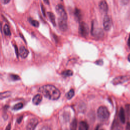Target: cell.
I'll return each mask as SVG.
<instances>
[{"instance_id": "cell-9", "label": "cell", "mask_w": 130, "mask_h": 130, "mask_svg": "<svg viewBox=\"0 0 130 130\" xmlns=\"http://www.w3.org/2000/svg\"><path fill=\"white\" fill-rule=\"evenodd\" d=\"M58 26L62 31H65L68 28V24L67 19L60 17L58 19Z\"/></svg>"}, {"instance_id": "cell-2", "label": "cell", "mask_w": 130, "mask_h": 130, "mask_svg": "<svg viewBox=\"0 0 130 130\" xmlns=\"http://www.w3.org/2000/svg\"><path fill=\"white\" fill-rule=\"evenodd\" d=\"M97 114L98 118L102 121L107 120L110 116V113L106 107L104 106H101L99 108Z\"/></svg>"}, {"instance_id": "cell-8", "label": "cell", "mask_w": 130, "mask_h": 130, "mask_svg": "<svg viewBox=\"0 0 130 130\" xmlns=\"http://www.w3.org/2000/svg\"><path fill=\"white\" fill-rule=\"evenodd\" d=\"M111 18L108 15H106L103 20V26L104 29L106 30H108L110 29L111 27Z\"/></svg>"}, {"instance_id": "cell-35", "label": "cell", "mask_w": 130, "mask_h": 130, "mask_svg": "<svg viewBox=\"0 0 130 130\" xmlns=\"http://www.w3.org/2000/svg\"><path fill=\"white\" fill-rule=\"evenodd\" d=\"M11 129V124L9 123L7 126L6 127V130H10Z\"/></svg>"}, {"instance_id": "cell-38", "label": "cell", "mask_w": 130, "mask_h": 130, "mask_svg": "<svg viewBox=\"0 0 130 130\" xmlns=\"http://www.w3.org/2000/svg\"><path fill=\"white\" fill-rule=\"evenodd\" d=\"M127 59H128V60L130 62V54H129L128 55V56H127Z\"/></svg>"}, {"instance_id": "cell-33", "label": "cell", "mask_w": 130, "mask_h": 130, "mask_svg": "<svg viewBox=\"0 0 130 130\" xmlns=\"http://www.w3.org/2000/svg\"><path fill=\"white\" fill-rule=\"evenodd\" d=\"M22 118H23L22 116L19 117L17 119V122L18 123H20L21 122V120H22Z\"/></svg>"}, {"instance_id": "cell-12", "label": "cell", "mask_w": 130, "mask_h": 130, "mask_svg": "<svg viewBox=\"0 0 130 130\" xmlns=\"http://www.w3.org/2000/svg\"><path fill=\"white\" fill-rule=\"evenodd\" d=\"M42 96L41 94H38L35 95L32 99V103L35 105H39L42 101Z\"/></svg>"}, {"instance_id": "cell-5", "label": "cell", "mask_w": 130, "mask_h": 130, "mask_svg": "<svg viewBox=\"0 0 130 130\" xmlns=\"http://www.w3.org/2000/svg\"><path fill=\"white\" fill-rule=\"evenodd\" d=\"M129 80H130V76H120L114 78L112 83L114 85H118L122 84Z\"/></svg>"}, {"instance_id": "cell-22", "label": "cell", "mask_w": 130, "mask_h": 130, "mask_svg": "<svg viewBox=\"0 0 130 130\" xmlns=\"http://www.w3.org/2000/svg\"><path fill=\"white\" fill-rule=\"evenodd\" d=\"M4 31L6 35L7 36H10L11 35V31L9 26L7 24H5L4 27Z\"/></svg>"}, {"instance_id": "cell-36", "label": "cell", "mask_w": 130, "mask_h": 130, "mask_svg": "<svg viewBox=\"0 0 130 130\" xmlns=\"http://www.w3.org/2000/svg\"><path fill=\"white\" fill-rule=\"evenodd\" d=\"M127 45L130 47V35L129 36V37H128V39L127 40Z\"/></svg>"}, {"instance_id": "cell-13", "label": "cell", "mask_w": 130, "mask_h": 130, "mask_svg": "<svg viewBox=\"0 0 130 130\" xmlns=\"http://www.w3.org/2000/svg\"><path fill=\"white\" fill-rule=\"evenodd\" d=\"M119 117L120 118V120L121 122L123 123L125 122V113L124 109L121 107L120 108L119 112Z\"/></svg>"}, {"instance_id": "cell-23", "label": "cell", "mask_w": 130, "mask_h": 130, "mask_svg": "<svg viewBox=\"0 0 130 130\" xmlns=\"http://www.w3.org/2000/svg\"><path fill=\"white\" fill-rule=\"evenodd\" d=\"M28 20H29L30 23L31 24V25H32L34 26H35V27H38L39 26V23L38 21L32 19L31 18H29Z\"/></svg>"}, {"instance_id": "cell-40", "label": "cell", "mask_w": 130, "mask_h": 130, "mask_svg": "<svg viewBox=\"0 0 130 130\" xmlns=\"http://www.w3.org/2000/svg\"><path fill=\"white\" fill-rule=\"evenodd\" d=\"M61 1H62V0H61Z\"/></svg>"}, {"instance_id": "cell-15", "label": "cell", "mask_w": 130, "mask_h": 130, "mask_svg": "<svg viewBox=\"0 0 130 130\" xmlns=\"http://www.w3.org/2000/svg\"><path fill=\"white\" fill-rule=\"evenodd\" d=\"M88 127L87 124L84 121H81L79 124V130H88Z\"/></svg>"}, {"instance_id": "cell-29", "label": "cell", "mask_w": 130, "mask_h": 130, "mask_svg": "<svg viewBox=\"0 0 130 130\" xmlns=\"http://www.w3.org/2000/svg\"><path fill=\"white\" fill-rule=\"evenodd\" d=\"M41 130H51V129L49 126H48L47 125H45V126H44L41 129Z\"/></svg>"}, {"instance_id": "cell-14", "label": "cell", "mask_w": 130, "mask_h": 130, "mask_svg": "<svg viewBox=\"0 0 130 130\" xmlns=\"http://www.w3.org/2000/svg\"><path fill=\"white\" fill-rule=\"evenodd\" d=\"M47 14L48 15V17L49 18V19L50 20V21L51 22V23H52V24L54 26L56 25V22H55V16L54 15V14L51 12H48L47 13Z\"/></svg>"}, {"instance_id": "cell-26", "label": "cell", "mask_w": 130, "mask_h": 130, "mask_svg": "<svg viewBox=\"0 0 130 130\" xmlns=\"http://www.w3.org/2000/svg\"><path fill=\"white\" fill-rule=\"evenodd\" d=\"M114 130H123V127L119 124L115 125V127L114 128Z\"/></svg>"}, {"instance_id": "cell-1", "label": "cell", "mask_w": 130, "mask_h": 130, "mask_svg": "<svg viewBox=\"0 0 130 130\" xmlns=\"http://www.w3.org/2000/svg\"><path fill=\"white\" fill-rule=\"evenodd\" d=\"M39 92L46 98L51 100H57L60 96V91L52 85H46L42 86L39 89Z\"/></svg>"}, {"instance_id": "cell-16", "label": "cell", "mask_w": 130, "mask_h": 130, "mask_svg": "<svg viewBox=\"0 0 130 130\" xmlns=\"http://www.w3.org/2000/svg\"><path fill=\"white\" fill-rule=\"evenodd\" d=\"M11 95V92L9 91H7L5 92L0 93V100L5 99L9 97Z\"/></svg>"}, {"instance_id": "cell-25", "label": "cell", "mask_w": 130, "mask_h": 130, "mask_svg": "<svg viewBox=\"0 0 130 130\" xmlns=\"http://www.w3.org/2000/svg\"><path fill=\"white\" fill-rule=\"evenodd\" d=\"M10 78L11 79L13 80V81H17V80H20V77L19 76L17 75H10Z\"/></svg>"}, {"instance_id": "cell-17", "label": "cell", "mask_w": 130, "mask_h": 130, "mask_svg": "<svg viewBox=\"0 0 130 130\" xmlns=\"http://www.w3.org/2000/svg\"><path fill=\"white\" fill-rule=\"evenodd\" d=\"M77 120L76 118L74 119L71 122V123L70 124V129L71 130H76L77 127Z\"/></svg>"}, {"instance_id": "cell-7", "label": "cell", "mask_w": 130, "mask_h": 130, "mask_svg": "<svg viewBox=\"0 0 130 130\" xmlns=\"http://www.w3.org/2000/svg\"><path fill=\"white\" fill-rule=\"evenodd\" d=\"M38 123L39 121L37 118H33L30 119L27 124L26 130H35Z\"/></svg>"}, {"instance_id": "cell-21", "label": "cell", "mask_w": 130, "mask_h": 130, "mask_svg": "<svg viewBox=\"0 0 130 130\" xmlns=\"http://www.w3.org/2000/svg\"><path fill=\"white\" fill-rule=\"evenodd\" d=\"M73 71H71V70H70L64 71L62 73V75L63 76H64V77L71 76L73 75Z\"/></svg>"}, {"instance_id": "cell-18", "label": "cell", "mask_w": 130, "mask_h": 130, "mask_svg": "<svg viewBox=\"0 0 130 130\" xmlns=\"http://www.w3.org/2000/svg\"><path fill=\"white\" fill-rule=\"evenodd\" d=\"M74 15L75 17L77 18L78 20H80L81 18H82V14L81 11L78 9H75L74 11Z\"/></svg>"}, {"instance_id": "cell-37", "label": "cell", "mask_w": 130, "mask_h": 130, "mask_svg": "<svg viewBox=\"0 0 130 130\" xmlns=\"http://www.w3.org/2000/svg\"><path fill=\"white\" fill-rule=\"evenodd\" d=\"M44 2H45L46 4H47V5H48V4H49V0H44Z\"/></svg>"}, {"instance_id": "cell-30", "label": "cell", "mask_w": 130, "mask_h": 130, "mask_svg": "<svg viewBox=\"0 0 130 130\" xmlns=\"http://www.w3.org/2000/svg\"><path fill=\"white\" fill-rule=\"evenodd\" d=\"M14 47L15 49V52H16V54L17 55V57H18V55H19V51H18V49H17V47L16 45H14Z\"/></svg>"}, {"instance_id": "cell-27", "label": "cell", "mask_w": 130, "mask_h": 130, "mask_svg": "<svg viewBox=\"0 0 130 130\" xmlns=\"http://www.w3.org/2000/svg\"><path fill=\"white\" fill-rule=\"evenodd\" d=\"M95 63L98 65L101 66L103 64V61L102 59H99L95 61Z\"/></svg>"}, {"instance_id": "cell-4", "label": "cell", "mask_w": 130, "mask_h": 130, "mask_svg": "<svg viewBox=\"0 0 130 130\" xmlns=\"http://www.w3.org/2000/svg\"><path fill=\"white\" fill-rule=\"evenodd\" d=\"M79 32L83 37H86L89 33V27L84 22H81L79 26Z\"/></svg>"}, {"instance_id": "cell-24", "label": "cell", "mask_w": 130, "mask_h": 130, "mask_svg": "<svg viewBox=\"0 0 130 130\" xmlns=\"http://www.w3.org/2000/svg\"><path fill=\"white\" fill-rule=\"evenodd\" d=\"M23 106V105L22 103H19L16 105H15L13 107V110H19L20 109H21Z\"/></svg>"}, {"instance_id": "cell-11", "label": "cell", "mask_w": 130, "mask_h": 130, "mask_svg": "<svg viewBox=\"0 0 130 130\" xmlns=\"http://www.w3.org/2000/svg\"><path fill=\"white\" fill-rule=\"evenodd\" d=\"M99 8L100 10L104 12H107L108 10V6L107 3L104 0L100 2L99 3Z\"/></svg>"}, {"instance_id": "cell-10", "label": "cell", "mask_w": 130, "mask_h": 130, "mask_svg": "<svg viewBox=\"0 0 130 130\" xmlns=\"http://www.w3.org/2000/svg\"><path fill=\"white\" fill-rule=\"evenodd\" d=\"M28 51L24 47L21 46L19 50V55L22 58H26L28 54Z\"/></svg>"}, {"instance_id": "cell-28", "label": "cell", "mask_w": 130, "mask_h": 130, "mask_svg": "<svg viewBox=\"0 0 130 130\" xmlns=\"http://www.w3.org/2000/svg\"><path fill=\"white\" fill-rule=\"evenodd\" d=\"M129 1V0H120V2L122 5H126L128 3Z\"/></svg>"}, {"instance_id": "cell-39", "label": "cell", "mask_w": 130, "mask_h": 130, "mask_svg": "<svg viewBox=\"0 0 130 130\" xmlns=\"http://www.w3.org/2000/svg\"><path fill=\"white\" fill-rule=\"evenodd\" d=\"M100 130H104V129H100Z\"/></svg>"}, {"instance_id": "cell-3", "label": "cell", "mask_w": 130, "mask_h": 130, "mask_svg": "<svg viewBox=\"0 0 130 130\" xmlns=\"http://www.w3.org/2000/svg\"><path fill=\"white\" fill-rule=\"evenodd\" d=\"M91 33L93 36L98 38H103L104 36V33L103 29L100 28H97L94 27L93 25V22L92 23Z\"/></svg>"}, {"instance_id": "cell-31", "label": "cell", "mask_w": 130, "mask_h": 130, "mask_svg": "<svg viewBox=\"0 0 130 130\" xmlns=\"http://www.w3.org/2000/svg\"><path fill=\"white\" fill-rule=\"evenodd\" d=\"M10 0H1V2L4 4H7L10 2Z\"/></svg>"}, {"instance_id": "cell-32", "label": "cell", "mask_w": 130, "mask_h": 130, "mask_svg": "<svg viewBox=\"0 0 130 130\" xmlns=\"http://www.w3.org/2000/svg\"><path fill=\"white\" fill-rule=\"evenodd\" d=\"M41 8H42V12H43V14L44 15V16H45L46 14H45V8L43 6V5L42 4H41Z\"/></svg>"}, {"instance_id": "cell-19", "label": "cell", "mask_w": 130, "mask_h": 130, "mask_svg": "<svg viewBox=\"0 0 130 130\" xmlns=\"http://www.w3.org/2000/svg\"><path fill=\"white\" fill-rule=\"evenodd\" d=\"M75 94V91H74V90L73 89H70L68 92L66 94V96H67V98L69 100L72 99L74 95Z\"/></svg>"}, {"instance_id": "cell-34", "label": "cell", "mask_w": 130, "mask_h": 130, "mask_svg": "<svg viewBox=\"0 0 130 130\" xmlns=\"http://www.w3.org/2000/svg\"><path fill=\"white\" fill-rule=\"evenodd\" d=\"M126 130H130V123L128 122L126 126Z\"/></svg>"}, {"instance_id": "cell-6", "label": "cell", "mask_w": 130, "mask_h": 130, "mask_svg": "<svg viewBox=\"0 0 130 130\" xmlns=\"http://www.w3.org/2000/svg\"><path fill=\"white\" fill-rule=\"evenodd\" d=\"M55 9H56V12L59 15L60 17L66 19L67 20L68 17H67V13H66L63 7L61 5L58 4L56 6Z\"/></svg>"}, {"instance_id": "cell-20", "label": "cell", "mask_w": 130, "mask_h": 130, "mask_svg": "<svg viewBox=\"0 0 130 130\" xmlns=\"http://www.w3.org/2000/svg\"><path fill=\"white\" fill-rule=\"evenodd\" d=\"M86 110V105L84 103H80L78 106V111L79 112L84 113Z\"/></svg>"}]
</instances>
